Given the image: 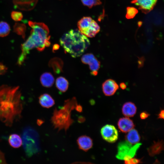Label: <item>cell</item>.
Instances as JSON below:
<instances>
[{"mask_svg":"<svg viewBox=\"0 0 164 164\" xmlns=\"http://www.w3.org/2000/svg\"><path fill=\"white\" fill-rule=\"evenodd\" d=\"M29 24L32 29L30 36L21 45V53L17 62L19 65L22 64L30 50L36 48L42 51L50 44L49 31L47 26L43 23L32 21H29Z\"/></svg>","mask_w":164,"mask_h":164,"instance_id":"6da1fadb","label":"cell"},{"mask_svg":"<svg viewBox=\"0 0 164 164\" xmlns=\"http://www.w3.org/2000/svg\"><path fill=\"white\" fill-rule=\"evenodd\" d=\"M60 42L65 52L73 57L80 56L90 44L87 37L77 29H71L64 34Z\"/></svg>","mask_w":164,"mask_h":164,"instance_id":"7a4b0ae2","label":"cell"},{"mask_svg":"<svg viewBox=\"0 0 164 164\" xmlns=\"http://www.w3.org/2000/svg\"><path fill=\"white\" fill-rule=\"evenodd\" d=\"M78 104L75 97L68 99L64 102V105L60 109L55 108L51 118L52 123L55 128L58 131L68 129L73 122L71 118V111Z\"/></svg>","mask_w":164,"mask_h":164,"instance_id":"3957f363","label":"cell"},{"mask_svg":"<svg viewBox=\"0 0 164 164\" xmlns=\"http://www.w3.org/2000/svg\"><path fill=\"white\" fill-rule=\"evenodd\" d=\"M22 140L24 148L28 155L31 156L38 151V135L32 128H28L25 130L22 133Z\"/></svg>","mask_w":164,"mask_h":164,"instance_id":"277c9868","label":"cell"},{"mask_svg":"<svg viewBox=\"0 0 164 164\" xmlns=\"http://www.w3.org/2000/svg\"><path fill=\"white\" fill-rule=\"evenodd\" d=\"M79 30L87 37H94L100 31L97 23L89 17H84L78 22Z\"/></svg>","mask_w":164,"mask_h":164,"instance_id":"5b68a950","label":"cell"},{"mask_svg":"<svg viewBox=\"0 0 164 164\" xmlns=\"http://www.w3.org/2000/svg\"><path fill=\"white\" fill-rule=\"evenodd\" d=\"M141 144L138 143L132 145L127 141L120 142L118 146L116 157L124 161L134 157Z\"/></svg>","mask_w":164,"mask_h":164,"instance_id":"8992f818","label":"cell"},{"mask_svg":"<svg viewBox=\"0 0 164 164\" xmlns=\"http://www.w3.org/2000/svg\"><path fill=\"white\" fill-rule=\"evenodd\" d=\"M101 133L103 138L108 142H114L118 138L117 130L112 125L107 124L103 126L101 129Z\"/></svg>","mask_w":164,"mask_h":164,"instance_id":"52a82bcc","label":"cell"},{"mask_svg":"<svg viewBox=\"0 0 164 164\" xmlns=\"http://www.w3.org/2000/svg\"><path fill=\"white\" fill-rule=\"evenodd\" d=\"M81 60L83 63L89 65L91 75L95 76L97 74L100 63L93 54L89 53L83 55Z\"/></svg>","mask_w":164,"mask_h":164,"instance_id":"ba28073f","label":"cell"},{"mask_svg":"<svg viewBox=\"0 0 164 164\" xmlns=\"http://www.w3.org/2000/svg\"><path fill=\"white\" fill-rule=\"evenodd\" d=\"M102 88L104 94L106 96L113 95L119 88L116 82L113 80H106L102 84Z\"/></svg>","mask_w":164,"mask_h":164,"instance_id":"9c48e42d","label":"cell"},{"mask_svg":"<svg viewBox=\"0 0 164 164\" xmlns=\"http://www.w3.org/2000/svg\"><path fill=\"white\" fill-rule=\"evenodd\" d=\"M157 0H133L132 3L138 6L139 9L145 13L151 11L156 5Z\"/></svg>","mask_w":164,"mask_h":164,"instance_id":"30bf717a","label":"cell"},{"mask_svg":"<svg viewBox=\"0 0 164 164\" xmlns=\"http://www.w3.org/2000/svg\"><path fill=\"white\" fill-rule=\"evenodd\" d=\"M77 142L79 149L86 152L93 147L92 139L90 137L86 135L80 136L77 139Z\"/></svg>","mask_w":164,"mask_h":164,"instance_id":"8fae6325","label":"cell"},{"mask_svg":"<svg viewBox=\"0 0 164 164\" xmlns=\"http://www.w3.org/2000/svg\"><path fill=\"white\" fill-rule=\"evenodd\" d=\"M120 130L123 132L126 133L133 128L135 125L133 121L127 117L120 118L118 122Z\"/></svg>","mask_w":164,"mask_h":164,"instance_id":"7c38bea8","label":"cell"},{"mask_svg":"<svg viewBox=\"0 0 164 164\" xmlns=\"http://www.w3.org/2000/svg\"><path fill=\"white\" fill-rule=\"evenodd\" d=\"M137 108L135 104L131 102L125 103L122 108L123 114L127 117H132L136 113Z\"/></svg>","mask_w":164,"mask_h":164,"instance_id":"4fadbf2b","label":"cell"},{"mask_svg":"<svg viewBox=\"0 0 164 164\" xmlns=\"http://www.w3.org/2000/svg\"><path fill=\"white\" fill-rule=\"evenodd\" d=\"M39 102L43 108H49L55 104V101L52 97L48 94H44L39 97Z\"/></svg>","mask_w":164,"mask_h":164,"instance_id":"5bb4252c","label":"cell"},{"mask_svg":"<svg viewBox=\"0 0 164 164\" xmlns=\"http://www.w3.org/2000/svg\"><path fill=\"white\" fill-rule=\"evenodd\" d=\"M63 62L62 60L58 57H54L51 59L49 63L50 67L52 68L56 74H59L62 72Z\"/></svg>","mask_w":164,"mask_h":164,"instance_id":"9a60e30c","label":"cell"},{"mask_svg":"<svg viewBox=\"0 0 164 164\" xmlns=\"http://www.w3.org/2000/svg\"><path fill=\"white\" fill-rule=\"evenodd\" d=\"M40 81L42 85L45 87H51L54 82V78L52 74L50 72H45L41 76Z\"/></svg>","mask_w":164,"mask_h":164,"instance_id":"2e32d148","label":"cell"},{"mask_svg":"<svg viewBox=\"0 0 164 164\" xmlns=\"http://www.w3.org/2000/svg\"><path fill=\"white\" fill-rule=\"evenodd\" d=\"M127 141L132 145H135L139 142L140 137L138 132L134 128L128 132L126 136Z\"/></svg>","mask_w":164,"mask_h":164,"instance_id":"e0dca14e","label":"cell"},{"mask_svg":"<svg viewBox=\"0 0 164 164\" xmlns=\"http://www.w3.org/2000/svg\"><path fill=\"white\" fill-rule=\"evenodd\" d=\"M163 149V142L161 141L155 142L148 149V151L149 155L154 156L159 154Z\"/></svg>","mask_w":164,"mask_h":164,"instance_id":"ac0fdd59","label":"cell"},{"mask_svg":"<svg viewBox=\"0 0 164 164\" xmlns=\"http://www.w3.org/2000/svg\"><path fill=\"white\" fill-rule=\"evenodd\" d=\"M9 142L12 147L15 148L20 147L22 143L21 138L19 135L16 134H13L9 136Z\"/></svg>","mask_w":164,"mask_h":164,"instance_id":"d6986e66","label":"cell"},{"mask_svg":"<svg viewBox=\"0 0 164 164\" xmlns=\"http://www.w3.org/2000/svg\"><path fill=\"white\" fill-rule=\"evenodd\" d=\"M56 87L60 91L64 92L68 88L69 83L65 78L60 77L56 79Z\"/></svg>","mask_w":164,"mask_h":164,"instance_id":"ffe728a7","label":"cell"},{"mask_svg":"<svg viewBox=\"0 0 164 164\" xmlns=\"http://www.w3.org/2000/svg\"><path fill=\"white\" fill-rule=\"evenodd\" d=\"M10 31L9 24L5 22H0V36L5 37L8 35Z\"/></svg>","mask_w":164,"mask_h":164,"instance_id":"44dd1931","label":"cell"},{"mask_svg":"<svg viewBox=\"0 0 164 164\" xmlns=\"http://www.w3.org/2000/svg\"><path fill=\"white\" fill-rule=\"evenodd\" d=\"M84 5L87 6L89 8L93 6L99 5L101 2L100 0H81Z\"/></svg>","mask_w":164,"mask_h":164,"instance_id":"7402d4cb","label":"cell"},{"mask_svg":"<svg viewBox=\"0 0 164 164\" xmlns=\"http://www.w3.org/2000/svg\"><path fill=\"white\" fill-rule=\"evenodd\" d=\"M25 26L21 24H16L14 27L15 32L18 34L22 35L23 37L25 36Z\"/></svg>","mask_w":164,"mask_h":164,"instance_id":"603a6c76","label":"cell"},{"mask_svg":"<svg viewBox=\"0 0 164 164\" xmlns=\"http://www.w3.org/2000/svg\"><path fill=\"white\" fill-rule=\"evenodd\" d=\"M126 17L127 19L133 18L138 13V10L134 7H128L127 9Z\"/></svg>","mask_w":164,"mask_h":164,"instance_id":"cb8c5ba5","label":"cell"},{"mask_svg":"<svg viewBox=\"0 0 164 164\" xmlns=\"http://www.w3.org/2000/svg\"><path fill=\"white\" fill-rule=\"evenodd\" d=\"M11 16L12 18L16 21H21L23 18V15L21 12L16 11L12 12Z\"/></svg>","mask_w":164,"mask_h":164,"instance_id":"d4e9b609","label":"cell"},{"mask_svg":"<svg viewBox=\"0 0 164 164\" xmlns=\"http://www.w3.org/2000/svg\"><path fill=\"white\" fill-rule=\"evenodd\" d=\"M124 162L125 164H136L139 163L141 161L140 159L133 157L128 160H125Z\"/></svg>","mask_w":164,"mask_h":164,"instance_id":"484cf974","label":"cell"},{"mask_svg":"<svg viewBox=\"0 0 164 164\" xmlns=\"http://www.w3.org/2000/svg\"><path fill=\"white\" fill-rule=\"evenodd\" d=\"M7 70V68L5 65L0 63V76L4 74Z\"/></svg>","mask_w":164,"mask_h":164,"instance_id":"4316f807","label":"cell"},{"mask_svg":"<svg viewBox=\"0 0 164 164\" xmlns=\"http://www.w3.org/2000/svg\"><path fill=\"white\" fill-rule=\"evenodd\" d=\"M6 162L4 154L0 150V164H5Z\"/></svg>","mask_w":164,"mask_h":164,"instance_id":"83f0119b","label":"cell"},{"mask_svg":"<svg viewBox=\"0 0 164 164\" xmlns=\"http://www.w3.org/2000/svg\"><path fill=\"white\" fill-rule=\"evenodd\" d=\"M149 115V114L146 112L144 111L142 112L140 115V118L142 119H145L147 118Z\"/></svg>","mask_w":164,"mask_h":164,"instance_id":"f1b7e54d","label":"cell"},{"mask_svg":"<svg viewBox=\"0 0 164 164\" xmlns=\"http://www.w3.org/2000/svg\"><path fill=\"white\" fill-rule=\"evenodd\" d=\"M164 111L162 110L159 113L158 115V118L159 119H164Z\"/></svg>","mask_w":164,"mask_h":164,"instance_id":"f546056e","label":"cell"},{"mask_svg":"<svg viewBox=\"0 0 164 164\" xmlns=\"http://www.w3.org/2000/svg\"><path fill=\"white\" fill-rule=\"evenodd\" d=\"M75 109L76 110L79 112H81L82 110V107L80 104H77Z\"/></svg>","mask_w":164,"mask_h":164,"instance_id":"4dcf8cb0","label":"cell"},{"mask_svg":"<svg viewBox=\"0 0 164 164\" xmlns=\"http://www.w3.org/2000/svg\"><path fill=\"white\" fill-rule=\"evenodd\" d=\"M120 87L122 89H124L126 88V86L124 83H121L120 84Z\"/></svg>","mask_w":164,"mask_h":164,"instance_id":"1f68e13d","label":"cell"}]
</instances>
